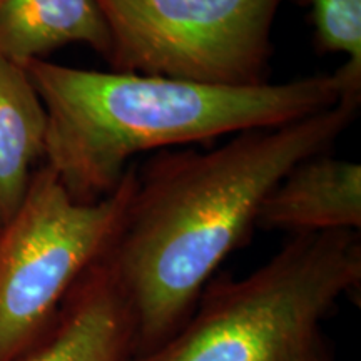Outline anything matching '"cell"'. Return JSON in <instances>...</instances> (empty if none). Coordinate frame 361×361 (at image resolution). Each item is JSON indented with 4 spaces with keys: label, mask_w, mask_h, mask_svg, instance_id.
<instances>
[{
    "label": "cell",
    "mask_w": 361,
    "mask_h": 361,
    "mask_svg": "<svg viewBox=\"0 0 361 361\" xmlns=\"http://www.w3.org/2000/svg\"><path fill=\"white\" fill-rule=\"evenodd\" d=\"M361 92L211 151L161 154L137 186L106 258L128 298L137 356L183 326L221 263L245 245L266 196L300 162L324 154L353 123ZM135 356V358H137Z\"/></svg>",
    "instance_id": "1"
},
{
    "label": "cell",
    "mask_w": 361,
    "mask_h": 361,
    "mask_svg": "<svg viewBox=\"0 0 361 361\" xmlns=\"http://www.w3.org/2000/svg\"><path fill=\"white\" fill-rule=\"evenodd\" d=\"M27 74L47 112L45 166L69 196L94 202L116 189L135 154L274 128L361 92V69L278 84L213 85L32 61Z\"/></svg>",
    "instance_id": "2"
},
{
    "label": "cell",
    "mask_w": 361,
    "mask_h": 361,
    "mask_svg": "<svg viewBox=\"0 0 361 361\" xmlns=\"http://www.w3.org/2000/svg\"><path fill=\"white\" fill-rule=\"evenodd\" d=\"M361 281L358 231L293 234L247 276H213L178 331L134 361H338L323 322Z\"/></svg>",
    "instance_id": "3"
},
{
    "label": "cell",
    "mask_w": 361,
    "mask_h": 361,
    "mask_svg": "<svg viewBox=\"0 0 361 361\" xmlns=\"http://www.w3.org/2000/svg\"><path fill=\"white\" fill-rule=\"evenodd\" d=\"M135 186L129 166L114 191L79 202L49 166L35 169L0 231V361H19L47 331L75 281L111 247Z\"/></svg>",
    "instance_id": "4"
},
{
    "label": "cell",
    "mask_w": 361,
    "mask_h": 361,
    "mask_svg": "<svg viewBox=\"0 0 361 361\" xmlns=\"http://www.w3.org/2000/svg\"><path fill=\"white\" fill-rule=\"evenodd\" d=\"M281 0H97L114 72L213 85L268 82Z\"/></svg>",
    "instance_id": "5"
},
{
    "label": "cell",
    "mask_w": 361,
    "mask_h": 361,
    "mask_svg": "<svg viewBox=\"0 0 361 361\" xmlns=\"http://www.w3.org/2000/svg\"><path fill=\"white\" fill-rule=\"evenodd\" d=\"M135 323L106 255L75 281L47 331L19 361H134Z\"/></svg>",
    "instance_id": "6"
},
{
    "label": "cell",
    "mask_w": 361,
    "mask_h": 361,
    "mask_svg": "<svg viewBox=\"0 0 361 361\" xmlns=\"http://www.w3.org/2000/svg\"><path fill=\"white\" fill-rule=\"evenodd\" d=\"M256 226L291 234L360 231L361 164L326 152L300 162L266 196Z\"/></svg>",
    "instance_id": "7"
},
{
    "label": "cell",
    "mask_w": 361,
    "mask_h": 361,
    "mask_svg": "<svg viewBox=\"0 0 361 361\" xmlns=\"http://www.w3.org/2000/svg\"><path fill=\"white\" fill-rule=\"evenodd\" d=\"M71 44L107 57L111 37L97 0H0V57L25 67Z\"/></svg>",
    "instance_id": "8"
},
{
    "label": "cell",
    "mask_w": 361,
    "mask_h": 361,
    "mask_svg": "<svg viewBox=\"0 0 361 361\" xmlns=\"http://www.w3.org/2000/svg\"><path fill=\"white\" fill-rule=\"evenodd\" d=\"M47 112L25 67L0 57V213L4 224L24 200L44 159Z\"/></svg>",
    "instance_id": "9"
},
{
    "label": "cell",
    "mask_w": 361,
    "mask_h": 361,
    "mask_svg": "<svg viewBox=\"0 0 361 361\" xmlns=\"http://www.w3.org/2000/svg\"><path fill=\"white\" fill-rule=\"evenodd\" d=\"M311 6L318 47L361 67V0H311Z\"/></svg>",
    "instance_id": "10"
},
{
    "label": "cell",
    "mask_w": 361,
    "mask_h": 361,
    "mask_svg": "<svg viewBox=\"0 0 361 361\" xmlns=\"http://www.w3.org/2000/svg\"><path fill=\"white\" fill-rule=\"evenodd\" d=\"M2 226H4V219H2V213H0V231H2Z\"/></svg>",
    "instance_id": "11"
}]
</instances>
